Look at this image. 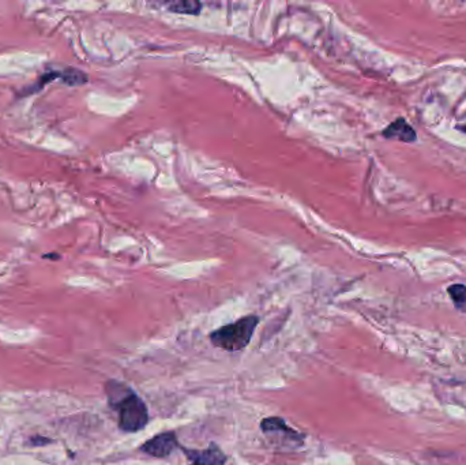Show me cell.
<instances>
[{"label": "cell", "instance_id": "cell-1", "mask_svg": "<svg viewBox=\"0 0 466 465\" xmlns=\"http://www.w3.org/2000/svg\"><path fill=\"white\" fill-rule=\"evenodd\" d=\"M109 405L119 413V427L126 433L140 431L149 420L146 404L133 391L118 382L109 381L105 385Z\"/></svg>", "mask_w": 466, "mask_h": 465}, {"label": "cell", "instance_id": "cell-2", "mask_svg": "<svg viewBox=\"0 0 466 465\" xmlns=\"http://www.w3.org/2000/svg\"><path fill=\"white\" fill-rule=\"evenodd\" d=\"M258 324L260 318L257 316L243 317L233 324L210 333V341L213 345L225 351H240L248 345Z\"/></svg>", "mask_w": 466, "mask_h": 465}, {"label": "cell", "instance_id": "cell-3", "mask_svg": "<svg viewBox=\"0 0 466 465\" xmlns=\"http://www.w3.org/2000/svg\"><path fill=\"white\" fill-rule=\"evenodd\" d=\"M178 448H179V444H178L175 433L167 431L149 440L146 444L140 446V451L149 456L162 459V457L169 456Z\"/></svg>", "mask_w": 466, "mask_h": 465}, {"label": "cell", "instance_id": "cell-4", "mask_svg": "<svg viewBox=\"0 0 466 465\" xmlns=\"http://www.w3.org/2000/svg\"><path fill=\"white\" fill-rule=\"evenodd\" d=\"M441 401L457 404L466 409V384L460 381H438L434 388Z\"/></svg>", "mask_w": 466, "mask_h": 465}, {"label": "cell", "instance_id": "cell-5", "mask_svg": "<svg viewBox=\"0 0 466 465\" xmlns=\"http://www.w3.org/2000/svg\"><path fill=\"white\" fill-rule=\"evenodd\" d=\"M183 451L191 465H224L226 462V456L215 444L209 445L203 451Z\"/></svg>", "mask_w": 466, "mask_h": 465}, {"label": "cell", "instance_id": "cell-6", "mask_svg": "<svg viewBox=\"0 0 466 465\" xmlns=\"http://www.w3.org/2000/svg\"><path fill=\"white\" fill-rule=\"evenodd\" d=\"M382 135L388 139H399L405 143H413L417 141V134L414 129L403 118H399L397 121L390 123L382 132Z\"/></svg>", "mask_w": 466, "mask_h": 465}, {"label": "cell", "instance_id": "cell-7", "mask_svg": "<svg viewBox=\"0 0 466 465\" xmlns=\"http://www.w3.org/2000/svg\"><path fill=\"white\" fill-rule=\"evenodd\" d=\"M261 427L264 430L265 434H282L285 437H288L289 440H295L299 441V434L296 431H293L292 428H289L282 419L279 417H267L264 419V422L261 423Z\"/></svg>", "mask_w": 466, "mask_h": 465}, {"label": "cell", "instance_id": "cell-8", "mask_svg": "<svg viewBox=\"0 0 466 465\" xmlns=\"http://www.w3.org/2000/svg\"><path fill=\"white\" fill-rule=\"evenodd\" d=\"M447 293L454 303L456 309L466 314V285L464 284H453L447 288Z\"/></svg>", "mask_w": 466, "mask_h": 465}, {"label": "cell", "instance_id": "cell-9", "mask_svg": "<svg viewBox=\"0 0 466 465\" xmlns=\"http://www.w3.org/2000/svg\"><path fill=\"white\" fill-rule=\"evenodd\" d=\"M168 11L178 12V14H191L197 15L200 14L202 4L198 1H180V3H169L167 6Z\"/></svg>", "mask_w": 466, "mask_h": 465}, {"label": "cell", "instance_id": "cell-10", "mask_svg": "<svg viewBox=\"0 0 466 465\" xmlns=\"http://www.w3.org/2000/svg\"><path fill=\"white\" fill-rule=\"evenodd\" d=\"M62 81L67 83V85H71V86H76V85H83L87 82V75L76 68H66V70H62Z\"/></svg>", "mask_w": 466, "mask_h": 465}, {"label": "cell", "instance_id": "cell-11", "mask_svg": "<svg viewBox=\"0 0 466 465\" xmlns=\"http://www.w3.org/2000/svg\"><path fill=\"white\" fill-rule=\"evenodd\" d=\"M457 129H458V130H461V132H463V133L466 134V125H465V126H458V127H457Z\"/></svg>", "mask_w": 466, "mask_h": 465}]
</instances>
